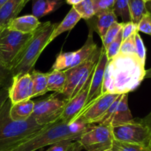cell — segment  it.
I'll list each match as a JSON object with an SVG mask.
<instances>
[{
  "instance_id": "cell-1",
  "label": "cell",
  "mask_w": 151,
  "mask_h": 151,
  "mask_svg": "<svg viewBox=\"0 0 151 151\" xmlns=\"http://www.w3.org/2000/svg\"><path fill=\"white\" fill-rule=\"evenodd\" d=\"M146 69L137 55L118 54L109 60L105 71L101 96L128 94L140 85Z\"/></svg>"
},
{
  "instance_id": "cell-2",
  "label": "cell",
  "mask_w": 151,
  "mask_h": 151,
  "mask_svg": "<svg viewBox=\"0 0 151 151\" xmlns=\"http://www.w3.org/2000/svg\"><path fill=\"white\" fill-rule=\"evenodd\" d=\"M10 106L8 99L0 111V151L11 150L47 125H38L32 116L27 120H13L9 114Z\"/></svg>"
},
{
  "instance_id": "cell-3",
  "label": "cell",
  "mask_w": 151,
  "mask_h": 151,
  "mask_svg": "<svg viewBox=\"0 0 151 151\" xmlns=\"http://www.w3.org/2000/svg\"><path fill=\"white\" fill-rule=\"evenodd\" d=\"M57 25V23H52L51 22H41L15 62L11 69L13 77L21 74L29 73L33 70L41 52L48 46L49 38Z\"/></svg>"
},
{
  "instance_id": "cell-4",
  "label": "cell",
  "mask_w": 151,
  "mask_h": 151,
  "mask_svg": "<svg viewBox=\"0 0 151 151\" xmlns=\"http://www.w3.org/2000/svg\"><path fill=\"white\" fill-rule=\"evenodd\" d=\"M83 134L77 131L71 123L67 124L59 119L47 125L35 136L9 151H35L64 140L78 141Z\"/></svg>"
},
{
  "instance_id": "cell-5",
  "label": "cell",
  "mask_w": 151,
  "mask_h": 151,
  "mask_svg": "<svg viewBox=\"0 0 151 151\" xmlns=\"http://www.w3.org/2000/svg\"><path fill=\"white\" fill-rule=\"evenodd\" d=\"M101 47L97 48L87 60L83 63L64 70L66 84L61 92L62 96L69 100L78 94L85 85L86 82L92 73L100 57Z\"/></svg>"
},
{
  "instance_id": "cell-6",
  "label": "cell",
  "mask_w": 151,
  "mask_h": 151,
  "mask_svg": "<svg viewBox=\"0 0 151 151\" xmlns=\"http://www.w3.org/2000/svg\"><path fill=\"white\" fill-rule=\"evenodd\" d=\"M32 34L10 30L7 27L0 29V61L10 72Z\"/></svg>"
},
{
  "instance_id": "cell-7",
  "label": "cell",
  "mask_w": 151,
  "mask_h": 151,
  "mask_svg": "<svg viewBox=\"0 0 151 151\" xmlns=\"http://www.w3.org/2000/svg\"><path fill=\"white\" fill-rule=\"evenodd\" d=\"M68 100L57 97V93L35 102L32 116L40 125H47L60 119Z\"/></svg>"
},
{
  "instance_id": "cell-8",
  "label": "cell",
  "mask_w": 151,
  "mask_h": 151,
  "mask_svg": "<svg viewBox=\"0 0 151 151\" xmlns=\"http://www.w3.org/2000/svg\"><path fill=\"white\" fill-rule=\"evenodd\" d=\"M114 139L111 125L94 124L78 141L86 151H105L112 148Z\"/></svg>"
},
{
  "instance_id": "cell-9",
  "label": "cell",
  "mask_w": 151,
  "mask_h": 151,
  "mask_svg": "<svg viewBox=\"0 0 151 151\" xmlns=\"http://www.w3.org/2000/svg\"><path fill=\"white\" fill-rule=\"evenodd\" d=\"M112 134L116 141L149 146L148 130L141 119L112 127Z\"/></svg>"
},
{
  "instance_id": "cell-10",
  "label": "cell",
  "mask_w": 151,
  "mask_h": 151,
  "mask_svg": "<svg viewBox=\"0 0 151 151\" xmlns=\"http://www.w3.org/2000/svg\"><path fill=\"white\" fill-rule=\"evenodd\" d=\"M128 94L119 95L97 123L106 124L114 127L132 122L134 119L128 107Z\"/></svg>"
},
{
  "instance_id": "cell-11",
  "label": "cell",
  "mask_w": 151,
  "mask_h": 151,
  "mask_svg": "<svg viewBox=\"0 0 151 151\" xmlns=\"http://www.w3.org/2000/svg\"><path fill=\"white\" fill-rule=\"evenodd\" d=\"M33 96V86L30 74H21L12 78L8 87V99L12 105L26 100H30Z\"/></svg>"
},
{
  "instance_id": "cell-12",
  "label": "cell",
  "mask_w": 151,
  "mask_h": 151,
  "mask_svg": "<svg viewBox=\"0 0 151 151\" xmlns=\"http://www.w3.org/2000/svg\"><path fill=\"white\" fill-rule=\"evenodd\" d=\"M108 62H109V59L106 55V50H105V47L102 46L100 57H99L98 60H97V63L94 66L91 83H90L88 98H87L86 104L83 110H85L90 105L92 104L93 102H94L99 97H101L103 78H104L105 71H106Z\"/></svg>"
},
{
  "instance_id": "cell-13",
  "label": "cell",
  "mask_w": 151,
  "mask_h": 151,
  "mask_svg": "<svg viewBox=\"0 0 151 151\" xmlns=\"http://www.w3.org/2000/svg\"><path fill=\"white\" fill-rule=\"evenodd\" d=\"M93 72L86 81L85 85L81 88V91L75 96H73L70 100H68L63 114L60 116V119L66 123H71L83 110L84 107L86 104L87 98H88V91H89Z\"/></svg>"
},
{
  "instance_id": "cell-14",
  "label": "cell",
  "mask_w": 151,
  "mask_h": 151,
  "mask_svg": "<svg viewBox=\"0 0 151 151\" xmlns=\"http://www.w3.org/2000/svg\"><path fill=\"white\" fill-rule=\"evenodd\" d=\"M119 95L120 94H107L101 96L85 110L83 111L76 118L81 117L91 124L97 123V121L106 113L109 107Z\"/></svg>"
},
{
  "instance_id": "cell-15",
  "label": "cell",
  "mask_w": 151,
  "mask_h": 151,
  "mask_svg": "<svg viewBox=\"0 0 151 151\" xmlns=\"http://www.w3.org/2000/svg\"><path fill=\"white\" fill-rule=\"evenodd\" d=\"M86 22L88 27L95 30L102 39L111 26L117 22V16L111 9L97 13Z\"/></svg>"
},
{
  "instance_id": "cell-16",
  "label": "cell",
  "mask_w": 151,
  "mask_h": 151,
  "mask_svg": "<svg viewBox=\"0 0 151 151\" xmlns=\"http://www.w3.org/2000/svg\"><path fill=\"white\" fill-rule=\"evenodd\" d=\"M41 22L36 17L31 15L16 17L13 19L6 27L10 30L17 31L25 34L33 33L37 28L40 26Z\"/></svg>"
},
{
  "instance_id": "cell-17",
  "label": "cell",
  "mask_w": 151,
  "mask_h": 151,
  "mask_svg": "<svg viewBox=\"0 0 151 151\" xmlns=\"http://www.w3.org/2000/svg\"><path fill=\"white\" fill-rule=\"evenodd\" d=\"M23 0H7L0 7V29L6 27L7 25L17 17L22 10Z\"/></svg>"
},
{
  "instance_id": "cell-18",
  "label": "cell",
  "mask_w": 151,
  "mask_h": 151,
  "mask_svg": "<svg viewBox=\"0 0 151 151\" xmlns=\"http://www.w3.org/2000/svg\"><path fill=\"white\" fill-rule=\"evenodd\" d=\"M65 0H32V15L41 19L54 13L64 4Z\"/></svg>"
},
{
  "instance_id": "cell-19",
  "label": "cell",
  "mask_w": 151,
  "mask_h": 151,
  "mask_svg": "<svg viewBox=\"0 0 151 151\" xmlns=\"http://www.w3.org/2000/svg\"><path fill=\"white\" fill-rule=\"evenodd\" d=\"M81 19V17L80 16V15L75 10V9L72 7L69 13H67V15L65 16L63 20L60 24H58L56 27L55 28L52 33L51 34L50 38H49L47 45H49L52 41H54L55 38L59 36L60 34L67 32V31H70L71 29H73L74 27L78 24V22Z\"/></svg>"
},
{
  "instance_id": "cell-20",
  "label": "cell",
  "mask_w": 151,
  "mask_h": 151,
  "mask_svg": "<svg viewBox=\"0 0 151 151\" xmlns=\"http://www.w3.org/2000/svg\"><path fill=\"white\" fill-rule=\"evenodd\" d=\"M34 105L35 102L31 99L24 100L14 105L11 104L9 111L10 118L15 121L27 120L33 113Z\"/></svg>"
},
{
  "instance_id": "cell-21",
  "label": "cell",
  "mask_w": 151,
  "mask_h": 151,
  "mask_svg": "<svg viewBox=\"0 0 151 151\" xmlns=\"http://www.w3.org/2000/svg\"><path fill=\"white\" fill-rule=\"evenodd\" d=\"M89 28V31H88V35L86 41L80 50L75 52V53L73 63H72V66L70 68L74 67V66L85 61L98 48L97 44L94 41V38H93V31L94 30L92 29V28Z\"/></svg>"
},
{
  "instance_id": "cell-22",
  "label": "cell",
  "mask_w": 151,
  "mask_h": 151,
  "mask_svg": "<svg viewBox=\"0 0 151 151\" xmlns=\"http://www.w3.org/2000/svg\"><path fill=\"white\" fill-rule=\"evenodd\" d=\"M66 84L64 71L52 70L47 72V88L49 91L61 94Z\"/></svg>"
},
{
  "instance_id": "cell-23",
  "label": "cell",
  "mask_w": 151,
  "mask_h": 151,
  "mask_svg": "<svg viewBox=\"0 0 151 151\" xmlns=\"http://www.w3.org/2000/svg\"><path fill=\"white\" fill-rule=\"evenodd\" d=\"M29 74H30L32 86H33L32 97H38V96L47 94L49 91L48 88H47V72L44 73V72L33 69L29 72Z\"/></svg>"
},
{
  "instance_id": "cell-24",
  "label": "cell",
  "mask_w": 151,
  "mask_h": 151,
  "mask_svg": "<svg viewBox=\"0 0 151 151\" xmlns=\"http://www.w3.org/2000/svg\"><path fill=\"white\" fill-rule=\"evenodd\" d=\"M148 11L146 3L143 0H129V12L131 21L138 24L142 16Z\"/></svg>"
},
{
  "instance_id": "cell-25",
  "label": "cell",
  "mask_w": 151,
  "mask_h": 151,
  "mask_svg": "<svg viewBox=\"0 0 151 151\" xmlns=\"http://www.w3.org/2000/svg\"><path fill=\"white\" fill-rule=\"evenodd\" d=\"M75 53V52L59 53L56 57L55 61L53 63L52 70L64 71L69 69L73 63Z\"/></svg>"
},
{
  "instance_id": "cell-26",
  "label": "cell",
  "mask_w": 151,
  "mask_h": 151,
  "mask_svg": "<svg viewBox=\"0 0 151 151\" xmlns=\"http://www.w3.org/2000/svg\"><path fill=\"white\" fill-rule=\"evenodd\" d=\"M116 16L122 18V22H131L129 12V0H115L112 8Z\"/></svg>"
},
{
  "instance_id": "cell-27",
  "label": "cell",
  "mask_w": 151,
  "mask_h": 151,
  "mask_svg": "<svg viewBox=\"0 0 151 151\" xmlns=\"http://www.w3.org/2000/svg\"><path fill=\"white\" fill-rule=\"evenodd\" d=\"M72 7L78 12L81 19L86 21L91 19L95 15L92 0H83L81 3Z\"/></svg>"
},
{
  "instance_id": "cell-28",
  "label": "cell",
  "mask_w": 151,
  "mask_h": 151,
  "mask_svg": "<svg viewBox=\"0 0 151 151\" xmlns=\"http://www.w3.org/2000/svg\"><path fill=\"white\" fill-rule=\"evenodd\" d=\"M116 151H151L149 146L122 142L114 139L112 148Z\"/></svg>"
},
{
  "instance_id": "cell-29",
  "label": "cell",
  "mask_w": 151,
  "mask_h": 151,
  "mask_svg": "<svg viewBox=\"0 0 151 151\" xmlns=\"http://www.w3.org/2000/svg\"><path fill=\"white\" fill-rule=\"evenodd\" d=\"M122 28V22L119 23L118 22H115L111 26V27L108 29L106 35L102 38V42H103V47L105 48L108 47L115 38H116L119 32H120Z\"/></svg>"
},
{
  "instance_id": "cell-30",
  "label": "cell",
  "mask_w": 151,
  "mask_h": 151,
  "mask_svg": "<svg viewBox=\"0 0 151 151\" xmlns=\"http://www.w3.org/2000/svg\"><path fill=\"white\" fill-rule=\"evenodd\" d=\"M122 42V29H121L120 32H119V34L117 35L116 38L106 48H105L106 50V55H107L108 59L111 60V59L114 58V57H116L118 54L119 53V50H120L121 44Z\"/></svg>"
},
{
  "instance_id": "cell-31",
  "label": "cell",
  "mask_w": 151,
  "mask_h": 151,
  "mask_svg": "<svg viewBox=\"0 0 151 151\" xmlns=\"http://www.w3.org/2000/svg\"><path fill=\"white\" fill-rule=\"evenodd\" d=\"M135 34L131 35L125 40L122 41L120 50H119V54L129 55H137L135 47Z\"/></svg>"
},
{
  "instance_id": "cell-32",
  "label": "cell",
  "mask_w": 151,
  "mask_h": 151,
  "mask_svg": "<svg viewBox=\"0 0 151 151\" xmlns=\"http://www.w3.org/2000/svg\"><path fill=\"white\" fill-rule=\"evenodd\" d=\"M135 47H136V54L137 57L139 58L142 63L145 65L146 60V48L145 47L144 42L142 38L140 36L139 32L135 34Z\"/></svg>"
},
{
  "instance_id": "cell-33",
  "label": "cell",
  "mask_w": 151,
  "mask_h": 151,
  "mask_svg": "<svg viewBox=\"0 0 151 151\" xmlns=\"http://www.w3.org/2000/svg\"><path fill=\"white\" fill-rule=\"evenodd\" d=\"M138 32H142L151 36V13L147 11L137 24Z\"/></svg>"
},
{
  "instance_id": "cell-34",
  "label": "cell",
  "mask_w": 151,
  "mask_h": 151,
  "mask_svg": "<svg viewBox=\"0 0 151 151\" xmlns=\"http://www.w3.org/2000/svg\"><path fill=\"white\" fill-rule=\"evenodd\" d=\"M114 2L115 0H92L95 14L105 10H111Z\"/></svg>"
},
{
  "instance_id": "cell-35",
  "label": "cell",
  "mask_w": 151,
  "mask_h": 151,
  "mask_svg": "<svg viewBox=\"0 0 151 151\" xmlns=\"http://www.w3.org/2000/svg\"><path fill=\"white\" fill-rule=\"evenodd\" d=\"M12 75L11 72L3 66L0 61V87H9L11 83Z\"/></svg>"
},
{
  "instance_id": "cell-36",
  "label": "cell",
  "mask_w": 151,
  "mask_h": 151,
  "mask_svg": "<svg viewBox=\"0 0 151 151\" xmlns=\"http://www.w3.org/2000/svg\"><path fill=\"white\" fill-rule=\"evenodd\" d=\"M122 41L126 39L127 38L130 37L131 35H134L136 32H138L137 29V24H134V22H129L127 23L122 22Z\"/></svg>"
},
{
  "instance_id": "cell-37",
  "label": "cell",
  "mask_w": 151,
  "mask_h": 151,
  "mask_svg": "<svg viewBox=\"0 0 151 151\" xmlns=\"http://www.w3.org/2000/svg\"><path fill=\"white\" fill-rule=\"evenodd\" d=\"M72 142L74 141L68 139L55 143L50 145V147L46 151H67L72 145Z\"/></svg>"
},
{
  "instance_id": "cell-38",
  "label": "cell",
  "mask_w": 151,
  "mask_h": 151,
  "mask_svg": "<svg viewBox=\"0 0 151 151\" xmlns=\"http://www.w3.org/2000/svg\"><path fill=\"white\" fill-rule=\"evenodd\" d=\"M8 100V87H0V111Z\"/></svg>"
},
{
  "instance_id": "cell-39",
  "label": "cell",
  "mask_w": 151,
  "mask_h": 151,
  "mask_svg": "<svg viewBox=\"0 0 151 151\" xmlns=\"http://www.w3.org/2000/svg\"><path fill=\"white\" fill-rule=\"evenodd\" d=\"M142 122L147 127L149 133V147L151 150V111L143 119H141Z\"/></svg>"
},
{
  "instance_id": "cell-40",
  "label": "cell",
  "mask_w": 151,
  "mask_h": 151,
  "mask_svg": "<svg viewBox=\"0 0 151 151\" xmlns=\"http://www.w3.org/2000/svg\"><path fill=\"white\" fill-rule=\"evenodd\" d=\"M82 149L83 148L82 145L79 142V141H74L72 142V145L67 151H81Z\"/></svg>"
},
{
  "instance_id": "cell-41",
  "label": "cell",
  "mask_w": 151,
  "mask_h": 151,
  "mask_svg": "<svg viewBox=\"0 0 151 151\" xmlns=\"http://www.w3.org/2000/svg\"><path fill=\"white\" fill-rule=\"evenodd\" d=\"M82 1L83 0H65V2L68 4H70V5L75 6L81 3Z\"/></svg>"
},
{
  "instance_id": "cell-42",
  "label": "cell",
  "mask_w": 151,
  "mask_h": 151,
  "mask_svg": "<svg viewBox=\"0 0 151 151\" xmlns=\"http://www.w3.org/2000/svg\"><path fill=\"white\" fill-rule=\"evenodd\" d=\"M147 78H151V67L150 69H147L145 72V79H147Z\"/></svg>"
},
{
  "instance_id": "cell-43",
  "label": "cell",
  "mask_w": 151,
  "mask_h": 151,
  "mask_svg": "<svg viewBox=\"0 0 151 151\" xmlns=\"http://www.w3.org/2000/svg\"><path fill=\"white\" fill-rule=\"evenodd\" d=\"M29 1H30V0H23V3H22V7L24 8V6L27 4V3L29 2Z\"/></svg>"
},
{
  "instance_id": "cell-44",
  "label": "cell",
  "mask_w": 151,
  "mask_h": 151,
  "mask_svg": "<svg viewBox=\"0 0 151 151\" xmlns=\"http://www.w3.org/2000/svg\"><path fill=\"white\" fill-rule=\"evenodd\" d=\"M7 1V0H0V7H1Z\"/></svg>"
},
{
  "instance_id": "cell-45",
  "label": "cell",
  "mask_w": 151,
  "mask_h": 151,
  "mask_svg": "<svg viewBox=\"0 0 151 151\" xmlns=\"http://www.w3.org/2000/svg\"><path fill=\"white\" fill-rule=\"evenodd\" d=\"M143 1H144L145 3H147V2H150L151 0H143Z\"/></svg>"
},
{
  "instance_id": "cell-46",
  "label": "cell",
  "mask_w": 151,
  "mask_h": 151,
  "mask_svg": "<svg viewBox=\"0 0 151 151\" xmlns=\"http://www.w3.org/2000/svg\"><path fill=\"white\" fill-rule=\"evenodd\" d=\"M105 151H116V150H113V149H109V150H105Z\"/></svg>"
},
{
  "instance_id": "cell-47",
  "label": "cell",
  "mask_w": 151,
  "mask_h": 151,
  "mask_svg": "<svg viewBox=\"0 0 151 151\" xmlns=\"http://www.w3.org/2000/svg\"><path fill=\"white\" fill-rule=\"evenodd\" d=\"M150 10H151V1H150Z\"/></svg>"
}]
</instances>
